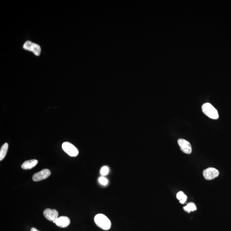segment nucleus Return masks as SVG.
<instances>
[{
  "instance_id": "f03ea898",
  "label": "nucleus",
  "mask_w": 231,
  "mask_h": 231,
  "mask_svg": "<svg viewBox=\"0 0 231 231\" xmlns=\"http://www.w3.org/2000/svg\"><path fill=\"white\" fill-rule=\"evenodd\" d=\"M202 112L212 119L217 120L219 118L217 111L210 103H205L202 107Z\"/></svg>"
},
{
  "instance_id": "f257e3e1",
  "label": "nucleus",
  "mask_w": 231,
  "mask_h": 231,
  "mask_svg": "<svg viewBox=\"0 0 231 231\" xmlns=\"http://www.w3.org/2000/svg\"><path fill=\"white\" fill-rule=\"evenodd\" d=\"M94 221L98 227L104 230L109 229L111 225V223L108 218L102 214H99L95 215L94 217Z\"/></svg>"
},
{
  "instance_id": "ddd939ff",
  "label": "nucleus",
  "mask_w": 231,
  "mask_h": 231,
  "mask_svg": "<svg viewBox=\"0 0 231 231\" xmlns=\"http://www.w3.org/2000/svg\"><path fill=\"white\" fill-rule=\"evenodd\" d=\"M109 172V169L108 167H107V166H104L101 168V170H100V173L103 176L107 175L108 174Z\"/></svg>"
},
{
  "instance_id": "20e7f679",
  "label": "nucleus",
  "mask_w": 231,
  "mask_h": 231,
  "mask_svg": "<svg viewBox=\"0 0 231 231\" xmlns=\"http://www.w3.org/2000/svg\"><path fill=\"white\" fill-rule=\"evenodd\" d=\"M23 48L26 50L32 51L35 55L39 56L40 55L41 48L40 46L37 44L31 42L29 41L26 42L23 45Z\"/></svg>"
},
{
  "instance_id": "6e6552de",
  "label": "nucleus",
  "mask_w": 231,
  "mask_h": 231,
  "mask_svg": "<svg viewBox=\"0 0 231 231\" xmlns=\"http://www.w3.org/2000/svg\"><path fill=\"white\" fill-rule=\"evenodd\" d=\"M44 215L47 220L51 221H55L58 217V212L55 209H47L44 211Z\"/></svg>"
},
{
  "instance_id": "39448f33",
  "label": "nucleus",
  "mask_w": 231,
  "mask_h": 231,
  "mask_svg": "<svg viewBox=\"0 0 231 231\" xmlns=\"http://www.w3.org/2000/svg\"><path fill=\"white\" fill-rule=\"evenodd\" d=\"M219 175V172L215 168H209L205 169L203 172V175L205 179L211 180L215 179Z\"/></svg>"
},
{
  "instance_id": "f8f14e48",
  "label": "nucleus",
  "mask_w": 231,
  "mask_h": 231,
  "mask_svg": "<svg viewBox=\"0 0 231 231\" xmlns=\"http://www.w3.org/2000/svg\"><path fill=\"white\" fill-rule=\"evenodd\" d=\"M183 209L185 211L188 212V213H190L191 211L193 212L197 210L196 206L193 203H188L186 206L184 207Z\"/></svg>"
},
{
  "instance_id": "9d476101",
  "label": "nucleus",
  "mask_w": 231,
  "mask_h": 231,
  "mask_svg": "<svg viewBox=\"0 0 231 231\" xmlns=\"http://www.w3.org/2000/svg\"><path fill=\"white\" fill-rule=\"evenodd\" d=\"M38 162V160L35 159L27 160L23 163L21 167L24 169H31L37 165Z\"/></svg>"
},
{
  "instance_id": "1a4fd4ad",
  "label": "nucleus",
  "mask_w": 231,
  "mask_h": 231,
  "mask_svg": "<svg viewBox=\"0 0 231 231\" xmlns=\"http://www.w3.org/2000/svg\"><path fill=\"white\" fill-rule=\"evenodd\" d=\"M55 223L59 227L65 228L70 224V220L67 217L61 216L55 220Z\"/></svg>"
},
{
  "instance_id": "423d86ee",
  "label": "nucleus",
  "mask_w": 231,
  "mask_h": 231,
  "mask_svg": "<svg viewBox=\"0 0 231 231\" xmlns=\"http://www.w3.org/2000/svg\"><path fill=\"white\" fill-rule=\"evenodd\" d=\"M178 143L180 149L184 153L190 154L192 152V147L188 141L183 139H179Z\"/></svg>"
},
{
  "instance_id": "dca6fc26",
  "label": "nucleus",
  "mask_w": 231,
  "mask_h": 231,
  "mask_svg": "<svg viewBox=\"0 0 231 231\" xmlns=\"http://www.w3.org/2000/svg\"><path fill=\"white\" fill-rule=\"evenodd\" d=\"M187 199V197L185 195L184 197H183V198L181 199V200H180V203H181V204H184L185 202L186 201Z\"/></svg>"
},
{
  "instance_id": "0eeeda50",
  "label": "nucleus",
  "mask_w": 231,
  "mask_h": 231,
  "mask_svg": "<svg viewBox=\"0 0 231 231\" xmlns=\"http://www.w3.org/2000/svg\"><path fill=\"white\" fill-rule=\"evenodd\" d=\"M50 170L47 169H43L41 171L34 174L33 176L32 179L34 181H41L47 179L51 175Z\"/></svg>"
},
{
  "instance_id": "2eb2a0df",
  "label": "nucleus",
  "mask_w": 231,
  "mask_h": 231,
  "mask_svg": "<svg viewBox=\"0 0 231 231\" xmlns=\"http://www.w3.org/2000/svg\"><path fill=\"white\" fill-rule=\"evenodd\" d=\"M185 194L183 193L182 191H180L178 192L177 194V198L179 200H181V199L183 198V197H184Z\"/></svg>"
},
{
  "instance_id": "f3484780",
  "label": "nucleus",
  "mask_w": 231,
  "mask_h": 231,
  "mask_svg": "<svg viewBox=\"0 0 231 231\" xmlns=\"http://www.w3.org/2000/svg\"><path fill=\"white\" fill-rule=\"evenodd\" d=\"M30 231H40L38 230H37V229L35 228H32L31 229Z\"/></svg>"
},
{
  "instance_id": "7ed1b4c3",
  "label": "nucleus",
  "mask_w": 231,
  "mask_h": 231,
  "mask_svg": "<svg viewBox=\"0 0 231 231\" xmlns=\"http://www.w3.org/2000/svg\"><path fill=\"white\" fill-rule=\"evenodd\" d=\"M62 146L63 150L69 156L75 157L79 154L78 149L70 143L65 142L63 144Z\"/></svg>"
},
{
  "instance_id": "4468645a",
  "label": "nucleus",
  "mask_w": 231,
  "mask_h": 231,
  "mask_svg": "<svg viewBox=\"0 0 231 231\" xmlns=\"http://www.w3.org/2000/svg\"><path fill=\"white\" fill-rule=\"evenodd\" d=\"M99 182L100 184L102 185L105 186L107 185L108 183V180L105 178V177L102 176L100 177L99 179Z\"/></svg>"
},
{
  "instance_id": "9b49d317",
  "label": "nucleus",
  "mask_w": 231,
  "mask_h": 231,
  "mask_svg": "<svg viewBox=\"0 0 231 231\" xmlns=\"http://www.w3.org/2000/svg\"><path fill=\"white\" fill-rule=\"evenodd\" d=\"M8 148V144L7 143H5L1 147L0 150V160H3L6 156L7 153Z\"/></svg>"
}]
</instances>
